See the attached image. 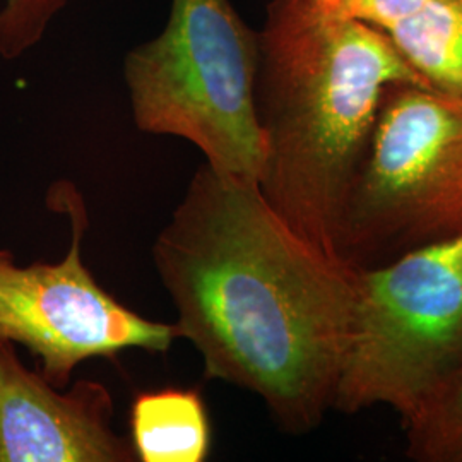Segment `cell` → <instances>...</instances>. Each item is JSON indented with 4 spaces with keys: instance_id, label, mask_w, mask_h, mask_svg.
<instances>
[{
    "instance_id": "obj_1",
    "label": "cell",
    "mask_w": 462,
    "mask_h": 462,
    "mask_svg": "<svg viewBox=\"0 0 462 462\" xmlns=\"http://www.w3.org/2000/svg\"><path fill=\"white\" fill-rule=\"evenodd\" d=\"M152 261L206 379L261 397L291 435L319 429L334 411L358 267L298 235L259 183L208 163L158 233Z\"/></svg>"
},
{
    "instance_id": "obj_2",
    "label": "cell",
    "mask_w": 462,
    "mask_h": 462,
    "mask_svg": "<svg viewBox=\"0 0 462 462\" xmlns=\"http://www.w3.org/2000/svg\"><path fill=\"white\" fill-rule=\"evenodd\" d=\"M257 34L261 192L298 235L341 259L345 206L383 95L394 84H429L389 34L317 0H271Z\"/></svg>"
},
{
    "instance_id": "obj_3",
    "label": "cell",
    "mask_w": 462,
    "mask_h": 462,
    "mask_svg": "<svg viewBox=\"0 0 462 462\" xmlns=\"http://www.w3.org/2000/svg\"><path fill=\"white\" fill-rule=\"evenodd\" d=\"M259 34L230 0H171L163 32L125 55L135 127L192 143L217 173L261 180Z\"/></svg>"
},
{
    "instance_id": "obj_4",
    "label": "cell",
    "mask_w": 462,
    "mask_h": 462,
    "mask_svg": "<svg viewBox=\"0 0 462 462\" xmlns=\"http://www.w3.org/2000/svg\"><path fill=\"white\" fill-rule=\"evenodd\" d=\"M462 365V231L358 267L356 305L334 411L387 408L402 429Z\"/></svg>"
},
{
    "instance_id": "obj_5",
    "label": "cell",
    "mask_w": 462,
    "mask_h": 462,
    "mask_svg": "<svg viewBox=\"0 0 462 462\" xmlns=\"http://www.w3.org/2000/svg\"><path fill=\"white\" fill-rule=\"evenodd\" d=\"M462 231V98L391 86L347 196L337 254L355 267Z\"/></svg>"
},
{
    "instance_id": "obj_6",
    "label": "cell",
    "mask_w": 462,
    "mask_h": 462,
    "mask_svg": "<svg viewBox=\"0 0 462 462\" xmlns=\"http://www.w3.org/2000/svg\"><path fill=\"white\" fill-rule=\"evenodd\" d=\"M49 202L69 216L70 245L57 263L28 265L0 248V341L26 347L59 389H67L74 370L91 358L116 360L127 349L166 353L180 339L177 326L134 312L84 264L89 217L78 189L67 180L53 183Z\"/></svg>"
},
{
    "instance_id": "obj_7",
    "label": "cell",
    "mask_w": 462,
    "mask_h": 462,
    "mask_svg": "<svg viewBox=\"0 0 462 462\" xmlns=\"http://www.w3.org/2000/svg\"><path fill=\"white\" fill-rule=\"evenodd\" d=\"M114 397L98 380L53 387L0 341V462H135L114 427Z\"/></svg>"
},
{
    "instance_id": "obj_8",
    "label": "cell",
    "mask_w": 462,
    "mask_h": 462,
    "mask_svg": "<svg viewBox=\"0 0 462 462\" xmlns=\"http://www.w3.org/2000/svg\"><path fill=\"white\" fill-rule=\"evenodd\" d=\"M129 423L137 461L202 462L209 456L211 421L198 387L139 393Z\"/></svg>"
},
{
    "instance_id": "obj_9",
    "label": "cell",
    "mask_w": 462,
    "mask_h": 462,
    "mask_svg": "<svg viewBox=\"0 0 462 462\" xmlns=\"http://www.w3.org/2000/svg\"><path fill=\"white\" fill-rule=\"evenodd\" d=\"M387 34L430 88L462 98V0H429Z\"/></svg>"
},
{
    "instance_id": "obj_10",
    "label": "cell",
    "mask_w": 462,
    "mask_h": 462,
    "mask_svg": "<svg viewBox=\"0 0 462 462\" xmlns=\"http://www.w3.org/2000/svg\"><path fill=\"white\" fill-rule=\"evenodd\" d=\"M404 431L414 461L462 462V365Z\"/></svg>"
},
{
    "instance_id": "obj_11",
    "label": "cell",
    "mask_w": 462,
    "mask_h": 462,
    "mask_svg": "<svg viewBox=\"0 0 462 462\" xmlns=\"http://www.w3.org/2000/svg\"><path fill=\"white\" fill-rule=\"evenodd\" d=\"M70 0H2L0 57L16 60L34 49Z\"/></svg>"
},
{
    "instance_id": "obj_12",
    "label": "cell",
    "mask_w": 462,
    "mask_h": 462,
    "mask_svg": "<svg viewBox=\"0 0 462 462\" xmlns=\"http://www.w3.org/2000/svg\"><path fill=\"white\" fill-rule=\"evenodd\" d=\"M339 16L387 33L416 14L429 0H317Z\"/></svg>"
}]
</instances>
